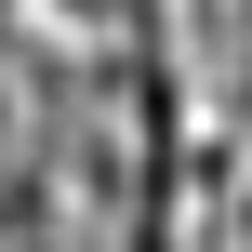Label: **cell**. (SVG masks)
<instances>
[{"label": "cell", "mask_w": 252, "mask_h": 252, "mask_svg": "<svg viewBox=\"0 0 252 252\" xmlns=\"http://www.w3.org/2000/svg\"><path fill=\"white\" fill-rule=\"evenodd\" d=\"M213 133H226V213H239V252H252V0H213Z\"/></svg>", "instance_id": "cell-1"}]
</instances>
